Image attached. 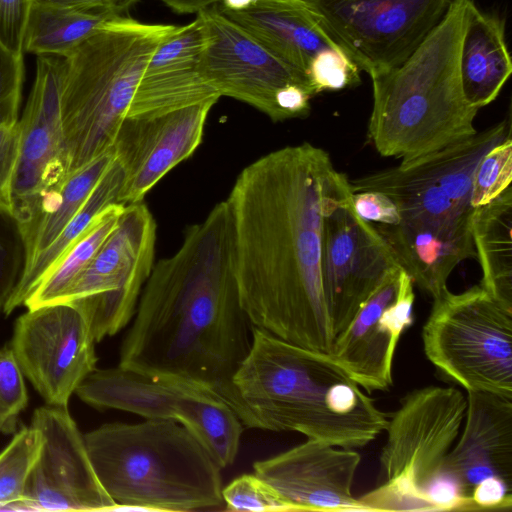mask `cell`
Wrapping results in <instances>:
<instances>
[{
	"instance_id": "6",
	"label": "cell",
	"mask_w": 512,
	"mask_h": 512,
	"mask_svg": "<svg viewBox=\"0 0 512 512\" xmlns=\"http://www.w3.org/2000/svg\"><path fill=\"white\" fill-rule=\"evenodd\" d=\"M176 28L118 16L65 57L61 112L70 173L112 149L147 63Z\"/></svg>"
},
{
	"instance_id": "17",
	"label": "cell",
	"mask_w": 512,
	"mask_h": 512,
	"mask_svg": "<svg viewBox=\"0 0 512 512\" xmlns=\"http://www.w3.org/2000/svg\"><path fill=\"white\" fill-rule=\"evenodd\" d=\"M466 407V397L455 387L430 385L407 393L385 428L387 440L380 455L385 478L407 479L423 492L444 470Z\"/></svg>"
},
{
	"instance_id": "8",
	"label": "cell",
	"mask_w": 512,
	"mask_h": 512,
	"mask_svg": "<svg viewBox=\"0 0 512 512\" xmlns=\"http://www.w3.org/2000/svg\"><path fill=\"white\" fill-rule=\"evenodd\" d=\"M422 340L428 360L466 391L512 398V309L480 284L434 298Z\"/></svg>"
},
{
	"instance_id": "19",
	"label": "cell",
	"mask_w": 512,
	"mask_h": 512,
	"mask_svg": "<svg viewBox=\"0 0 512 512\" xmlns=\"http://www.w3.org/2000/svg\"><path fill=\"white\" fill-rule=\"evenodd\" d=\"M413 280L391 270L333 342L330 356L366 392L387 390L403 332L413 322Z\"/></svg>"
},
{
	"instance_id": "11",
	"label": "cell",
	"mask_w": 512,
	"mask_h": 512,
	"mask_svg": "<svg viewBox=\"0 0 512 512\" xmlns=\"http://www.w3.org/2000/svg\"><path fill=\"white\" fill-rule=\"evenodd\" d=\"M156 222L142 202L125 205L93 259L56 303L74 307L97 342L132 320L154 265Z\"/></svg>"
},
{
	"instance_id": "37",
	"label": "cell",
	"mask_w": 512,
	"mask_h": 512,
	"mask_svg": "<svg viewBox=\"0 0 512 512\" xmlns=\"http://www.w3.org/2000/svg\"><path fill=\"white\" fill-rule=\"evenodd\" d=\"M20 151L19 122L0 125V213L13 216L12 189ZM14 217V216H13Z\"/></svg>"
},
{
	"instance_id": "29",
	"label": "cell",
	"mask_w": 512,
	"mask_h": 512,
	"mask_svg": "<svg viewBox=\"0 0 512 512\" xmlns=\"http://www.w3.org/2000/svg\"><path fill=\"white\" fill-rule=\"evenodd\" d=\"M123 208L124 205H111L95 219L85 233L42 277L24 303L27 309L58 302L112 232Z\"/></svg>"
},
{
	"instance_id": "41",
	"label": "cell",
	"mask_w": 512,
	"mask_h": 512,
	"mask_svg": "<svg viewBox=\"0 0 512 512\" xmlns=\"http://www.w3.org/2000/svg\"><path fill=\"white\" fill-rule=\"evenodd\" d=\"M36 3L81 8V9H101L110 8L117 9L123 13H128V10L136 2L140 0H33Z\"/></svg>"
},
{
	"instance_id": "5",
	"label": "cell",
	"mask_w": 512,
	"mask_h": 512,
	"mask_svg": "<svg viewBox=\"0 0 512 512\" xmlns=\"http://www.w3.org/2000/svg\"><path fill=\"white\" fill-rule=\"evenodd\" d=\"M83 437L114 510L193 511L223 503L222 468L176 421L109 423Z\"/></svg>"
},
{
	"instance_id": "9",
	"label": "cell",
	"mask_w": 512,
	"mask_h": 512,
	"mask_svg": "<svg viewBox=\"0 0 512 512\" xmlns=\"http://www.w3.org/2000/svg\"><path fill=\"white\" fill-rule=\"evenodd\" d=\"M97 409H116L145 419L176 421L206 446L223 469L237 457L244 426L216 391L179 377H153L116 366L96 368L75 391Z\"/></svg>"
},
{
	"instance_id": "30",
	"label": "cell",
	"mask_w": 512,
	"mask_h": 512,
	"mask_svg": "<svg viewBox=\"0 0 512 512\" xmlns=\"http://www.w3.org/2000/svg\"><path fill=\"white\" fill-rule=\"evenodd\" d=\"M40 446L39 432L23 426L0 453V509H20Z\"/></svg>"
},
{
	"instance_id": "40",
	"label": "cell",
	"mask_w": 512,
	"mask_h": 512,
	"mask_svg": "<svg viewBox=\"0 0 512 512\" xmlns=\"http://www.w3.org/2000/svg\"><path fill=\"white\" fill-rule=\"evenodd\" d=\"M472 511L512 509V484L497 478L480 482L469 496Z\"/></svg>"
},
{
	"instance_id": "27",
	"label": "cell",
	"mask_w": 512,
	"mask_h": 512,
	"mask_svg": "<svg viewBox=\"0 0 512 512\" xmlns=\"http://www.w3.org/2000/svg\"><path fill=\"white\" fill-rule=\"evenodd\" d=\"M127 14L110 8L81 9L33 2L23 51L66 57L109 21Z\"/></svg>"
},
{
	"instance_id": "4",
	"label": "cell",
	"mask_w": 512,
	"mask_h": 512,
	"mask_svg": "<svg viewBox=\"0 0 512 512\" xmlns=\"http://www.w3.org/2000/svg\"><path fill=\"white\" fill-rule=\"evenodd\" d=\"M469 0H453L439 24L399 66L372 77L369 138L400 167L474 135L479 109L464 98L459 51Z\"/></svg>"
},
{
	"instance_id": "26",
	"label": "cell",
	"mask_w": 512,
	"mask_h": 512,
	"mask_svg": "<svg viewBox=\"0 0 512 512\" xmlns=\"http://www.w3.org/2000/svg\"><path fill=\"white\" fill-rule=\"evenodd\" d=\"M124 174L115 160L99 180L88 199L66 224L54 241L21 273V276L8 299L3 313L9 315L24 305L42 277L59 261L66 251L85 233L95 219L111 205H123L121 192Z\"/></svg>"
},
{
	"instance_id": "38",
	"label": "cell",
	"mask_w": 512,
	"mask_h": 512,
	"mask_svg": "<svg viewBox=\"0 0 512 512\" xmlns=\"http://www.w3.org/2000/svg\"><path fill=\"white\" fill-rule=\"evenodd\" d=\"M33 0H0V40L11 51L24 55V35Z\"/></svg>"
},
{
	"instance_id": "20",
	"label": "cell",
	"mask_w": 512,
	"mask_h": 512,
	"mask_svg": "<svg viewBox=\"0 0 512 512\" xmlns=\"http://www.w3.org/2000/svg\"><path fill=\"white\" fill-rule=\"evenodd\" d=\"M217 101L124 119L112 146L124 174V206L142 202L165 175L195 152L202 142L208 114Z\"/></svg>"
},
{
	"instance_id": "10",
	"label": "cell",
	"mask_w": 512,
	"mask_h": 512,
	"mask_svg": "<svg viewBox=\"0 0 512 512\" xmlns=\"http://www.w3.org/2000/svg\"><path fill=\"white\" fill-rule=\"evenodd\" d=\"M205 27L200 70L220 95L244 102L273 122L304 118L317 95L309 80L279 59L215 4L199 13Z\"/></svg>"
},
{
	"instance_id": "7",
	"label": "cell",
	"mask_w": 512,
	"mask_h": 512,
	"mask_svg": "<svg viewBox=\"0 0 512 512\" xmlns=\"http://www.w3.org/2000/svg\"><path fill=\"white\" fill-rule=\"evenodd\" d=\"M352 193L377 191L395 204L399 221L375 228L399 265L433 299L463 260L476 258L472 238L475 208L454 201L419 163L391 167L349 180Z\"/></svg>"
},
{
	"instance_id": "25",
	"label": "cell",
	"mask_w": 512,
	"mask_h": 512,
	"mask_svg": "<svg viewBox=\"0 0 512 512\" xmlns=\"http://www.w3.org/2000/svg\"><path fill=\"white\" fill-rule=\"evenodd\" d=\"M512 188L475 208L472 238L482 269L480 285L512 309Z\"/></svg>"
},
{
	"instance_id": "36",
	"label": "cell",
	"mask_w": 512,
	"mask_h": 512,
	"mask_svg": "<svg viewBox=\"0 0 512 512\" xmlns=\"http://www.w3.org/2000/svg\"><path fill=\"white\" fill-rule=\"evenodd\" d=\"M24 55L0 40V125L17 122L24 80Z\"/></svg>"
},
{
	"instance_id": "39",
	"label": "cell",
	"mask_w": 512,
	"mask_h": 512,
	"mask_svg": "<svg viewBox=\"0 0 512 512\" xmlns=\"http://www.w3.org/2000/svg\"><path fill=\"white\" fill-rule=\"evenodd\" d=\"M352 202L357 214L364 220L381 225H395L399 214L393 201L377 191L352 193Z\"/></svg>"
},
{
	"instance_id": "14",
	"label": "cell",
	"mask_w": 512,
	"mask_h": 512,
	"mask_svg": "<svg viewBox=\"0 0 512 512\" xmlns=\"http://www.w3.org/2000/svg\"><path fill=\"white\" fill-rule=\"evenodd\" d=\"M218 5V4H217ZM220 11L279 59L304 75L316 94L353 88L360 69L315 12L296 0H254Z\"/></svg>"
},
{
	"instance_id": "28",
	"label": "cell",
	"mask_w": 512,
	"mask_h": 512,
	"mask_svg": "<svg viewBox=\"0 0 512 512\" xmlns=\"http://www.w3.org/2000/svg\"><path fill=\"white\" fill-rule=\"evenodd\" d=\"M113 160L114 152L110 149L67 176L25 245L24 268L54 241L83 206Z\"/></svg>"
},
{
	"instance_id": "13",
	"label": "cell",
	"mask_w": 512,
	"mask_h": 512,
	"mask_svg": "<svg viewBox=\"0 0 512 512\" xmlns=\"http://www.w3.org/2000/svg\"><path fill=\"white\" fill-rule=\"evenodd\" d=\"M453 0H305L358 68L370 77L401 65L439 24Z\"/></svg>"
},
{
	"instance_id": "12",
	"label": "cell",
	"mask_w": 512,
	"mask_h": 512,
	"mask_svg": "<svg viewBox=\"0 0 512 512\" xmlns=\"http://www.w3.org/2000/svg\"><path fill=\"white\" fill-rule=\"evenodd\" d=\"M65 57L41 55L20 125V151L14 176L13 216L24 247L37 222L70 174L61 93Z\"/></svg>"
},
{
	"instance_id": "34",
	"label": "cell",
	"mask_w": 512,
	"mask_h": 512,
	"mask_svg": "<svg viewBox=\"0 0 512 512\" xmlns=\"http://www.w3.org/2000/svg\"><path fill=\"white\" fill-rule=\"evenodd\" d=\"M358 499L364 511H434L422 490L401 477L386 479Z\"/></svg>"
},
{
	"instance_id": "23",
	"label": "cell",
	"mask_w": 512,
	"mask_h": 512,
	"mask_svg": "<svg viewBox=\"0 0 512 512\" xmlns=\"http://www.w3.org/2000/svg\"><path fill=\"white\" fill-rule=\"evenodd\" d=\"M466 399L464 427L448 453L445 468L469 499L484 480L497 478L512 484V398L467 391Z\"/></svg>"
},
{
	"instance_id": "15",
	"label": "cell",
	"mask_w": 512,
	"mask_h": 512,
	"mask_svg": "<svg viewBox=\"0 0 512 512\" xmlns=\"http://www.w3.org/2000/svg\"><path fill=\"white\" fill-rule=\"evenodd\" d=\"M95 344L86 320L74 307L52 303L19 316L9 347L45 403L68 407L71 395L96 369Z\"/></svg>"
},
{
	"instance_id": "3",
	"label": "cell",
	"mask_w": 512,
	"mask_h": 512,
	"mask_svg": "<svg viewBox=\"0 0 512 512\" xmlns=\"http://www.w3.org/2000/svg\"><path fill=\"white\" fill-rule=\"evenodd\" d=\"M223 398L244 428L297 432L350 449L377 438L389 417L330 354L258 328Z\"/></svg>"
},
{
	"instance_id": "35",
	"label": "cell",
	"mask_w": 512,
	"mask_h": 512,
	"mask_svg": "<svg viewBox=\"0 0 512 512\" xmlns=\"http://www.w3.org/2000/svg\"><path fill=\"white\" fill-rule=\"evenodd\" d=\"M25 266V247L17 221L0 213V313Z\"/></svg>"
},
{
	"instance_id": "1",
	"label": "cell",
	"mask_w": 512,
	"mask_h": 512,
	"mask_svg": "<svg viewBox=\"0 0 512 512\" xmlns=\"http://www.w3.org/2000/svg\"><path fill=\"white\" fill-rule=\"evenodd\" d=\"M349 190L329 154L308 142L272 151L239 173L225 201L238 297L252 328L330 354L323 222Z\"/></svg>"
},
{
	"instance_id": "43",
	"label": "cell",
	"mask_w": 512,
	"mask_h": 512,
	"mask_svg": "<svg viewBox=\"0 0 512 512\" xmlns=\"http://www.w3.org/2000/svg\"><path fill=\"white\" fill-rule=\"evenodd\" d=\"M254 0H221L218 5L224 10L238 11L247 8Z\"/></svg>"
},
{
	"instance_id": "21",
	"label": "cell",
	"mask_w": 512,
	"mask_h": 512,
	"mask_svg": "<svg viewBox=\"0 0 512 512\" xmlns=\"http://www.w3.org/2000/svg\"><path fill=\"white\" fill-rule=\"evenodd\" d=\"M360 461L354 449L307 439L253 469L292 511H364L352 493Z\"/></svg>"
},
{
	"instance_id": "24",
	"label": "cell",
	"mask_w": 512,
	"mask_h": 512,
	"mask_svg": "<svg viewBox=\"0 0 512 512\" xmlns=\"http://www.w3.org/2000/svg\"><path fill=\"white\" fill-rule=\"evenodd\" d=\"M512 72L504 24L468 1L459 51V76L469 105L480 109L493 102Z\"/></svg>"
},
{
	"instance_id": "16",
	"label": "cell",
	"mask_w": 512,
	"mask_h": 512,
	"mask_svg": "<svg viewBox=\"0 0 512 512\" xmlns=\"http://www.w3.org/2000/svg\"><path fill=\"white\" fill-rule=\"evenodd\" d=\"M399 266L383 236L355 211L351 190L345 192L323 222V287L335 337Z\"/></svg>"
},
{
	"instance_id": "44",
	"label": "cell",
	"mask_w": 512,
	"mask_h": 512,
	"mask_svg": "<svg viewBox=\"0 0 512 512\" xmlns=\"http://www.w3.org/2000/svg\"><path fill=\"white\" fill-rule=\"evenodd\" d=\"M296 1H302V2H304L305 0H296Z\"/></svg>"
},
{
	"instance_id": "33",
	"label": "cell",
	"mask_w": 512,
	"mask_h": 512,
	"mask_svg": "<svg viewBox=\"0 0 512 512\" xmlns=\"http://www.w3.org/2000/svg\"><path fill=\"white\" fill-rule=\"evenodd\" d=\"M28 394L24 375L10 347L0 348V433H12Z\"/></svg>"
},
{
	"instance_id": "31",
	"label": "cell",
	"mask_w": 512,
	"mask_h": 512,
	"mask_svg": "<svg viewBox=\"0 0 512 512\" xmlns=\"http://www.w3.org/2000/svg\"><path fill=\"white\" fill-rule=\"evenodd\" d=\"M512 181V135L492 147L478 163L472 181L471 205L483 206L507 187Z\"/></svg>"
},
{
	"instance_id": "2",
	"label": "cell",
	"mask_w": 512,
	"mask_h": 512,
	"mask_svg": "<svg viewBox=\"0 0 512 512\" xmlns=\"http://www.w3.org/2000/svg\"><path fill=\"white\" fill-rule=\"evenodd\" d=\"M119 366L153 377H179L222 397L252 342L239 301L226 201L187 228L179 249L154 263Z\"/></svg>"
},
{
	"instance_id": "18",
	"label": "cell",
	"mask_w": 512,
	"mask_h": 512,
	"mask_svg": "<svg viewBox=\"0 0 512 512\" xmlns=\"http://www.w3.org/2000/svg\"><path fill=\"white\" fill-rule=\"evenodd\" d=\"M41 446L20 509L110 511L116 503L100 484L83 434L68 407L44 405L32 416Z\"/></svg>"
},
{
	"instance_id": "42",
	"label": "cell",
	"mask_w": 512,
	"mask_h": 512,
	"mask_svg": "<svg viewBox=\"0 0 512 512\" xmlns=\"http://www.w3.org/2000/svg\"><path fill=\"white\" fill-rule=\"evenodd\" d=\"M170 8L173 12L179 14L199 13L221 0H159Z\"/></svg>"
},
{
	"instance_id": "32",
	"label": "cell",
	"mask_w": 512,
	"mask_h": 512,
	"mask_svg": "<svg viewBox=\"0 0 512 512\" xmlns=\"http://www.w3.org/2000/svg\"><path fill=\"white\" fill-rule=\"evenodd\" d=\"M229 511H292L289 504L256 474H245L222 489Z\"/></svg>"
},
{
	"instance_id": "22",
	"label": "cell",
	"mask_w": 512,
	"mask_h": 512,
	"mask_svg": "<svg viewBox=\"0 0 512 512\" xmlns=\"http://www.w3.org/2000/svg\"><path fill=\"white\" fill-rule=\"evenodd\" d=\"M177 26L156 49L141 77L128 117L160 114L219 100L200 70L206 35L202 17Z\"/></svg>"
}]
</instances>
